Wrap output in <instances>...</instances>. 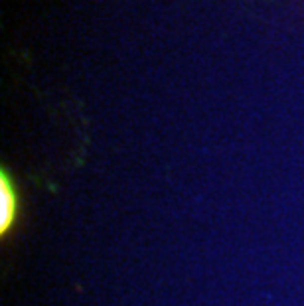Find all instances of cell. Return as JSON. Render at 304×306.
<instances>
[{
	"mask_svg": "<svg viewBox=\"0 0 304 306\" xmlns=\"http://www.w3.org/2000/svg\"><path fill=\"white\" fill-rule=\"evenodd\" d=\"M12 215V198L10 192H6V182H2V225L10 221Z\"/></svg>",
	"mask_w": 304,
	"mask_h": 306,
	"instance_id": "6da1fadb",
	"label": "cell"
}]
</instances>
